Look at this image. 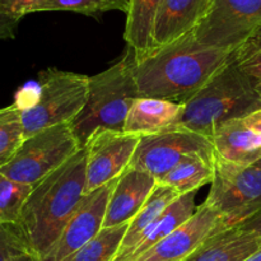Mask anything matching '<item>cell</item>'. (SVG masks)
Instances as JSON below:
<instances>
[{
  "instance_id": "3",
  "label": "cell",
  "mask_w": 261,
  "mask_h": 261,
  "mask_svg": "<svg viewBox=\"0 0 261 261\" xmlns=\"http://www.w3.org/2000/svg\"><path fill=\"white\" fill-rule=\"evenodd\" d=\"M261 109L259 87L233 60L219 69L188 102L175 126L211 138L228 121Z\"/></svg>"
},
{
  "instance_id": "33",
  "label": "cell",
  "mask_w": 261,
  "mask_h": 261,
  "mask_svg": "<svg viewBox=\"0 0 261 261\" xmlns=\"http://www.w3.org/2000/svg\"><path fill=\"white\" fill-rule=\"evenodd\" d=\"M255 166H257V167H260V168H261V160L259 161V162L255 163Z\"/></svg>"
},
{
  "instance_id": "4",
  "label": "cell",
  "mask_w": 261,
  "mask_h": 261,
  "mask_svg": "<svg viewBox=\"0 0 261 261\" xmlns=\"http://www.w3.org/2000/svg\"><path fill=\"white\" fill-rule=\"evenodd\" d=\"M133 68L134 53L127 47L116 64L89 76L86 105L70 124L82 148L97 130L124 132L127 114L140 97Z\"/></svg>"
},
{
  "instance_id": "5",
  "label": "cell",
  "mask_w": 261,
  "mask_h": 261,
  "mask_svg": "<svg viewBox=\"0 0 261 261\" xmlns=\"http://www.w3.org/2000/svg\"><path fill=\"white\" fill-rule=\"evenodd\" d=\"M89 76L48 68L38 75V92L31 107L20 111L24 138L38 132L71 124L88 97Z\"/></svg>"
},
{
  "instance_id": "14",
  "label": "cell",
  "mask_w": 261,
  "mask_h": 261,
  "mask_svg": "<svg viewBox=\"0 0 261 261\" xmlns=\"http://www.w3.org/2000/svg\"><path fill=\"white\" fill-rule=\"evenodd\" d=\"M158 181L149 173L129 167L115 181L110 194L103 228L126 224L143 208Z\"/></svg>"
},
{
  "instance_id": "26",
  "label": "cell",
  "mask_w": 261,
  "mask_h": 261,
  "mask_svg": "<svg viewBox=\"0 0 261 261\" xmlns=\"http://www.w3.org/2000/svg\"><path fill=\"white\" fill-rule=\"evenodd\" d=\"M232 60L257 87H261V25L232 53Z\"/></svg>"
},
{
  "instance_id": "8",
  "label": "cell",
  "mask_w": 261,
  "mask_h": 261,
  "mask_svg": "<svg viewBox=\"0 0 261 261\" xmlns=\"http://www.w3.org/2000/svg\"><path fill=\"white\" fill-rule=\"evenodd\" d=\"M214 155L211 138L186 127L172 126L142 137L130 167L149 173L157 181L191 155Z\"/></svg>"
},
{
  "instance_id": "11",
  "label": "cell",
  "mask_w": 261,
  "mask_h": 261,
  "mask_svg": "<svg viewBox=\"0 0 261 261\" xmlns=\"http://www.w3.org/2000/svg\"><path fill=\"white\" fill-rule=\"evenodd\" d=\"M115 181L96 189L92 193L84 194L70 219L64 227L55 246L43 260H66L102 231L110 194L114 189Z\"/></svg>"
},
{
  "instance_id": "34",
  "label": "cell",
  "mask_w": 261,
  "mask_h": 261,
  "mask_svg": "<svg viewBox=\"0 0 261 261\" xmlns=\"http://www.w3.org/2000/svg\"><path fill=\"white\" fill-rule=\"evenodd\" d=\"M259 91H260V93H261V87H259Z\"/></svg>"
},
{
  "instance_id": "15",
  "label": "cell",
  "mask_w": 261,
  "mask_h": 261,
  "mask_svg": "<svg viewBox=\"0 0 261 261\" xmlns=\"http://www.w3.org/2000/svg\"><path fill=\"white\" fill-rule=\"evenodd\" d=\"M212 0H161L153 28L154 47L194 32L208 14Z\"/></svg>"
},
{
  "instance_id": "32",
  "label": "cell",
  "mask_w": 261,
  "mask_h": 261,
  "mask_svg": "<svg viewBox=\"0 0 261 261\" xmlns=\"http://www.w3.org/2000/svg\"><path fill=\"white\" fill-rule=\"evenodd\" d=\"M245 261H261V249L259 250V251L255 252L254 255H251V256H250L249 259L245 260Z\"/></svg>"
},
{
  "instance_id": "20",
  "label": "cell",
  "mask_w": 261,
  "mask_h": 261,
  "mask_svg": "<svg viewBox=\"0 0 261 261\" xmlns=\"http://www.w3.org/2000/svg\"><path fill=\"white\" fill-rule=\"evenodd\" d=\"M195 198L196 193H189L180 195L172 204H170L147 229L132 261L138 259L147 250L162 241L171 232L185 223L196 211Z\"/></svg>"
},
{
  "instance_id": "19",
  "label": "cell",
  "mask_w": 261,
  "mask_h": 261,
  "mask_svg": "<svg viewBox=\"0 0 261 261\" xmlns=\"http://www.w3.org/2000/svg\"><path fill=\"white\" fill-rule=\"evenodd\" d=\"M161 0H132L124 38L135 58L154 48L153 28Z\"/></svg>"
},
{
  "instance_id": "31",
  "label": "cell",
  "mask_w": 261,
  "mask_h": 261,
  "mask_svg": "<svg viewBox=\"0 0 261 261\" xmlns=\"http://www.w3.org/2000/svg\"><path fill=\"white\" fill-rule=\"evenodd\" d=\"M12 261H45L43 259H41L38 255H36L35 252H27V254H23L20 256H17L15 259H13Z\"/></svg>"
},
{
  "instance_id": "9",
  "label": "cell",
  "mask_w": 261,
  "mask_h": 261,
  "mask_svg": "<svg viewBox=\"0 0 261 261\" xmlns=\"http://www.w3.org/2000/svg\"><path fill=\"white\" fill-rule=\"evenodd\" d=\"M261 25V0H212L194 31L201 45L233 53Z\"/></svg>"
},
{
  "instance_id": "25",
  "label": "cell",
  "mask_w": 261,
  "mask_h": 261,
  "mask_svg": "<svg viewBox=\"0 0 261 261\" xmlns=\"http://www.w3.org/2000/svg\"><path fill=\"white\" fill-rule=\"evenodd\" d=\"M33 186L17 182L0 173V223L17 224Z\"/></svg>"
},
{
  "instance_id": "29",
  "label": "cell",
  "mask_w": 261,
  "mask_h": 261,
  "mask_svg": "<svg viewBox=\"0 0 261 261\" xmlns=\"http://www.w3.org/2000/svg\"><path fill=\"white\" fill-rule=\"evenodd\" d=\"M40 2L41 0H4L8 12L18 19L33 13V9Z\"/></svg>"
},
{
  "instance_id": "16",
  "label": "cell",
  "mask_w": 261,
  "mask_h": 261,
  "mask_svg": "<svg viewBox=\"0 0 261 261\" xmlns=\"http://www.w3.org/2000/svg\"><path fill=\"white\" fill-rule=\"evenodd\" d=\"M260 249L261 236L231 227L209 237L185 261H245Z\"/></svg>"
},
{
  "instance_id": "27",
  "label": "cell",
  "mask_w": 261,
  "mask_h": 261,
  "mask_svg": "<svg viewBox=\"0 0 261 261\" xmlns=\"http://www.w3.org/2000/svg\"><path fill=\"white\" fill-rule=\"evenodd\" d=\"M27 252L31 249L18 224L0 223V261H12Z\"/></svg>"
},
{
  "instance_id": "24",
  "label": "cell",
  "mask_w": 261,
  "mask_h": 261,
  "mask_svg": "<svg viewBox=\"0 0 261 261\" xmlns=\"http://www.w3.org/2000/svg\"><path fill=\"white\" fill-rule=\"evenodd\" d=\"M132 0H41L33 9L36 12L69 10L84 15L97 17L110 10H121L129 13Z\"/></svg>"
},
{
  "instance_id": "6",
  "label": "cell",
  "mask_w": 261,
  "mask_h": 261,
  "mask_svg": "<svg viewBox=\"0 0 261 261\" xmlns=\"http://www.w3.org/2000/svg\"><path fill=\"white\" fill-rule=\"evenodd\" d=\"M82 149L70 124L58 125L25 138L0 173L35 188Z\"/></svg>"
},
{
  "instance_id": "2",
  "label": "cell",
  "mask_w": 261,
  "mask_h": 261,
  "mask_svg": "<svg viewBox=\"0 0 261 261\" xmlns=\"http://www.w3.org/2000/svg\"><path fill=\"white\" fill-rule=\"evenodd\" d=\"M87 153L74 157L33 188L23 206L18 227L31 251L45 259L55 246L82 200L86 189Z\"/></svg>"
},
{
  "instance_id": "22",
  "label": "cell",
  "mask_w": 261,
  "mask_h": 261,
  "mask_svg": "<svg viewBox=\"0 0 261 261\" xmlns=\"http://www.w3.org/2000/svg\"><path fill=\"white\" fill-rule=\"evenodd\" d=\"M127 224L102 228L96 237L64 261H114L126 233Z\"/></svg>"
},
{
  "instance_id": "23",
  "label": "cell",
  "mask_w": 261,
  "mask_h": 261,
  "mask_svg": "<svg viewBox=\"0 0 261 261\" xmlns=\"http://www.w3.org/2000/svg\"><path fill=\"white\" fill-rule=\"evenodd\" d=\"M24 139L20 110L14 103L0 109V168L10 162Z\"/></svg>"
},
{
  "instance_id": "12",
  "label": "cell",
  "mask_w": 261,
  "mask_h": 261,
  "mask_svg": "<svg viewBox=\"0 0 261 261\" xmlns=\"http://www.w3.org/2000/svg\"><path fill=\"white\" fill-rule=\"evenodd\" d=\"M223 229L221 214L204 203L185 223L134 261H185L204 241Z\"/></svg>"
},
{
  "instance_id": "17",
  "label": "cell",
  "mask_w": 261,
  "mask_h": 261,
  "mask_svg": "<svg viewBox=\"0 0 261 261\" xmlns=\"http://www.w3.org/2000/svg\"><path fill=\"white\" fill-rule=\"evenodd\" d=\"M184 111V105L166 99L139 97L127 114L124 132L138 137L157 134L175 126Z\"/></svg>"
},
{
  "instance_id": "21",
  "label": "cell",
  "mask_w": 261,
  "mask_h": 261,
  "mask_svg": "<svg viewBox=\"0 0 261 261\" xmlns=\"http://www.w3.org/2000/svg\"><path fill=\"white\" fill-rule=\"evenodd\" d=\"M216 155H191L178 163L158 182L177 191L178 195L196 193L201 186L212 184Z\"/></svg>"
},
{
  "instance_id": "7",
  "label": "cell",
  "mask_w": 261,
  "mask_h": 261,
  "mask_svg": "<svg viewBox=\"0 0 261 261\" xmlns=\"http://www.w3.org/2000/svg\"><path fill=\"white\" fill-rule=\"evenodd\" d=\"M205 204L221 214L224 229L254 216L261 211V168L216 157L214 177Z\"/></svg>"
},
{
  "instance_id": "1",
  "label": "cell",
  "mask_w": 261,
  "mask_h": 261,
  "mask_svg": "<svg viewBox=\"0 0 261 261\" xmlns=\"http://www.w3.org/2000/svg\"><path fill=\"white\" fill-rule=\"evenodd\" d=\"M232 53L201 45L194 32L175 42L134 56V78L140 97L185 105L231 60Z\"/></svg>"
},
{
  "instance_id": "28",
  "label": "cell",
  "mask_w": 261,
  "mask_h": 261,
  "mask_svg": "<svg viewBox=\"0 0 261 261\" xmlns=\"http://www.w3.org/2000/svg\"><path fill=\"white\" fill-rule=\"evenodd\" d=\"M20 19L8 12L4 0H0V40H10L15 37Z\"/></svg>"
},
{
  "instance_id": "10",
  "label": "cell",
  "mask_w": 261,
  "mask_h": 261,
  "mask_svg": "<svg viewBox=\"0 0 261 261\" xmlns=\"http://www.w3.org/2000/svg\"><path fill=\"white\" fill-rule=\"evenodd\" d=\"M140 137L126 132L97 130L87 142L86 189L89 194L119 178L130 167Z\"/></svg>"
},
{
  "instance_id": "18",
  "label": "cell",
  "mask_w": 261,
  "mask_h": 261,
  "mask_svg": "<svg viewBox=\"0 0 261 261\" xmlns=\"http://www.w3.org/2000/svg\"><path fill=\"white\" fill-rule=\"evenodd\" d=\"M178 196L180 195L177 191L158 182L147 203L127 224L126 233H125L124 240L120 245V249L114 261H132L143 236L149 228L150 224Z\"/></svg>"
},
{
  "instance_id": "13",
  "label": "cell",
  "mask_w": 261,
  "mask_h": 261,
  "mask_svg": "<svg viewBox=\"0 0 261 261\" xmlns=\"http://www.w3.org/2000/svg\"><path fill=\"white\" fill-rule=\"evenodd\" d=\"M214 155L237 165L261 160V109L228 121L211 137Z\"/></svg>"
},
{
  "instance_id": "30",
  "label": "cell",
  "mask_w": 261,
  "mask_h": 261,
  "mask_svg": "<svg viewBox=\"0 0 261 261\" xmlns=\"http://www.w3.org/2000/svg\"><path fill=\"white\" fill-rule=\"evenodd\" d=\"M237 228L242 229V231L250 232V233H255L261 236V211L255 213L254 216H251L250 218L245 219L244 222H241L240 224H237Z\"/></svg>"
}]
</instances>
